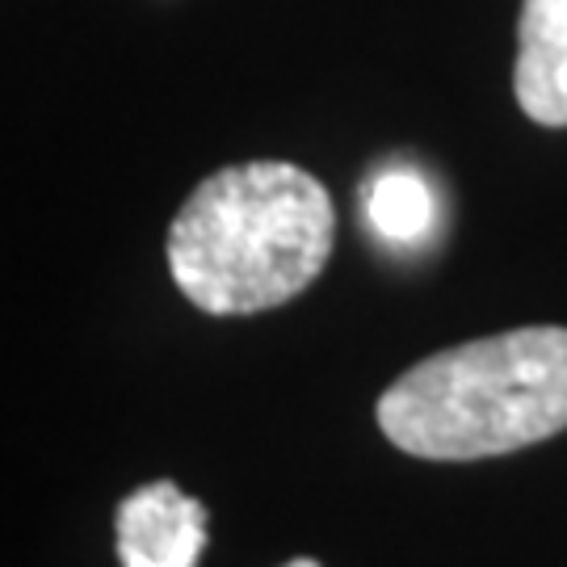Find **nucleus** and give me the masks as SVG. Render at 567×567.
Returning a JSON list of instances; mask_svg holds the SVG:
<instances>
[{
  "mask_svg": "<svg viewBox=\"0 0 567 567\" xmlns=\"http://www.w3.org/2000/svg\"><path fill=\"white\" fill-rule=\"evenodd\" d=\"M391 446L429 463H475L567 429V328L534 324L442 349L379 395Z\"/></svg>",
  "mask_w": 567,
  "mask_h": 567,
  "instance_id": "nucleus-2",
  "label": "nucleus"
},
{
  "mask_svg": "<svg viewBox=\"0 0 567 567\" xmlns=\"http://www.w3.org/2000/svg\"><path fill=\"white\" fill-rule=\"evenodd\" d=\"M337 210L307 168L248 161L210 173L168 227V269L210 316H257L320 278Z\"/></svg>",
  "mask_w": 567,
  "mask_h": 567,
  "instance_id": "nucleus-1",
  "label": "nucleus"
},
{
  "mask_svg": "<svg viewBox=\"0 0 567 567\" xmlns=\"http://www.w3.org/2000/svg\"><path fill=\"white\" fill-rule=\"evenodd\" d=\"M286 567H320L316 559H295V564H286Z\"/></svg>",
  "mask_w": 567,
  "mask_h": 567,
  "instance_id": "nucleus-6",
  "label": "nucleus"
},
{
  "mask_svg": "<svg viewBox=\"0 0 567 567\" xmlns=\"http://www.w3.org/2000/svg\"><path fill=\"white\" fill-rule=\"evenodd\" d=\"M513 93L538 126H567V0H522Z\"/></svg>",
  "mask_w": 567,
  "mask_h": 567,
  "instance_id": "nucleus-4",
  "label": "nucleus"
},
{
  "mask_svg": "<svg viewBox=\"0 0 567 567\" xmlns=\"http://www.w3.org/2000/svg\"><path fill=\"white\" fill-rule=\"evenodd\" d=\"M122 567H194L206 550V508L177 484H143L118 505Z\"/></svg>",
  "mask_w": 567,
  "mask_h": 567,
  "instance_id": "nucleus-3",
  "label": "nucleus"
},
{
  "mask_svg": "<svg viewBox=\"0 0 567 567\" xmlns=\"http://www.w3.org/2000/svg\"><path fill=\"white\" fill-rule=\"evenodd\" d=\"M365 215L379 236L395 244L421 240L433 224V198H429V185L408 173V168H391L379 173L370 189H365Z\"/></svg>",
  "mask_w": 567,
  "mask_h": 567,
  "instance_id": "nucleus-5",
  "label": "nucleus"
}]
</instances>
